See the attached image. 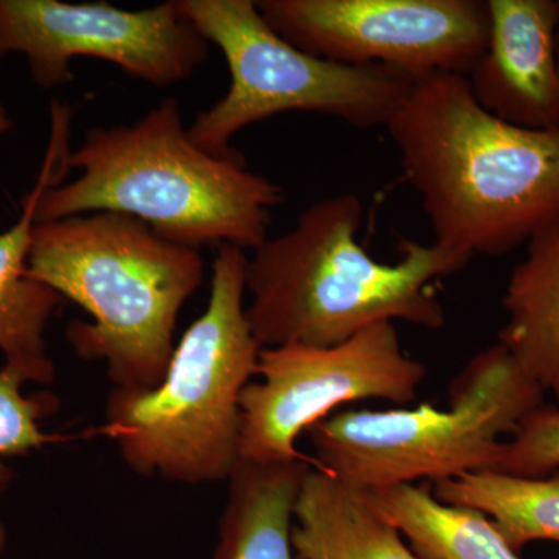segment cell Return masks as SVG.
I'll return each instance as SVG.
<instances>
[{
	"label": "cell",
	"mask_w": 559,
	"mask_h": 559,
	"mask_svg": "<svg viewBox=\"0 0 559 559\" xmlns=\"http://www.w3.org/2000/svg\"><path fill=\"white\" fill-rule=\"evenodd\" d=\"M559 469V407L544 404L507 441L500 473L540 477Z\"/></svg>",
	"instance_id": "cell-19"
},
{
	"label": "cell",
	"mask_w": 559,
	"mask_h": 559,
	"mask_svg": "<svg viewBox=\"0 0 559 559\" xmlns=\"http://www.w3.org/2000/svg\"><path fill=\"white\" fill-rule=\"evenodd\" d=\"M426 373L425 364L404 352L393 322L374 323L333 347L263 348L260 381H250L240 399L241 460L312 462L297 450L308 429L358 401L409 406Z\"/></svg>",
	"instance_id": "cell-8"
},
{
	"label": "cell",
	"mask_w": 559,
	"mask_h": 559,
	"mask_svg": "<svg viewBox=\"0 0 559 559\" xmlns=\"http://www.w3.org/2000/svg\"><path fill=\"white\" fill-rule=\"evenodd\" d=\"M210 44L176 0L143 10L108 2L0 0V60L27 58L33 83L55 90L73 80L70 62L97 58L156 87L186 81L207 60Z\"/></svg>",
	"instance_id": "cell-10"
},
{
	"label": "cell",
	"mask_w": 559,
	"mask_h": 559,
	"mask_svg": "<svg viewBox=\"0 0 559 559\" xmlns=\"http://www.w3.org/2000/svg\"><path fill=\"white\" fill-rule=\"evenodd\" d=\"M24 378L16 370L0 369V492L9 488L13 473L3 457H20L40 450L58 437L40 429V419L60 409V401L49 392L25 396Z\"/></svg>",
	"instance_id": "cell-18"
},
{
	"label": "cell",
	"mask_w": 559,
	"mask_h": 559,
	"mask_svg": "<svg viewBox=\"0 0 559 559\" xmlns=\"http://www.w3.org/2000/svg\"><path fill=\"white\" fill-rule=\"evenodd\" d=\"M546 392L500 342L474 355L452 382L447 409L423 403L334 412L307 430L314 468L355 489L454 479L496 471Z\"/></svg>",
	"instance_id": "cell-6"
},
{
	"label": "cell",
	"mask_w": 559,
	"mask_h": 559,
	"mask_svg": "<svg viewBox=\"0 0 559 559\" xmlns=\"http://www.w3.org/2000/svg\"><path fill=\"white\" fill-rule=\"evenodd\" d=\"M448 506L479 510L521 554L530 543H559V469L540 477L480 471L432 484Z\"/></svg>",
	"instance_id": "cell-17"
},
{
	"label": "cell",
	"mask_w": 559,
	"mask_h": 559,
	"mask_svg": "<svg viewBox=\"0 0 559 559\" xmlns=\"http://www.w3.org/2000/svg\"><path fill=\"white\" fill-rule=\"evenodd\" d=\"M180 13L218 47L230 72L227 94L187 132L200 148L231 154L250 124L288 110L336 117L356 128L388 127L415 76L384 66H352L297 49L261 16L253 0H176Z\"/></svg>",
	"instance_id": "cell-7"
},
{
	"label": "cell",
	"mask_w": 559,
	"mask_h": 559,
	"mask_svg": "<svg viewBox=\"0 0 559 559\" xmlns=\"http://www.w3.org/2000/svg\"><path fill=\"white\" fill-rule=\"evenodd\" d=\"M7 543V530L5 525H3V522L0 521V551L3 550V547H5Z\"/></svg>",
	"instance_id": "cell-21"
},
{
	"label": "cell",
	"mask_w": 559,
	"mask_h": 559,
	"mask_svg": "<svg viewBox=\"0 0 559 559\" xmlns=\"http://www.w3.org/2000/svg\"><path fill=\"white\" fill-rule=\"evenodd\" d=\"M27 266L32 278L91 316L66 329L79 358L103 360L116 389L160 384L179 312L204 278L200 249L132 216L86 213L36 224Z\"/></svg>",
	"instance_id": "cell-4"
},
{
	"label": "cell",
	"mask_w": 559,
	"mask_h": 559,
	"mask_svg": "<svg viewBox=\"0 0 559 559\" xmlns=\"http://www.w3.org/2000/svg\"><path fill=\"white\" fill-rule=\"evenodd\" d=\"M487 3V47L466 75L474 98L507 123L559 128V0Z\"/></svg>",
	"instance_id": "cell-11"
},
{
	"label": "cell",
	"mask_w": 559,
	"mask_h": 559,
	"mask_svg": "<svg viewBox=\"0 0 559 559\" xmlns=\"http://www.w3.org/2000/svg\"><path fill=\"white\" fill-rule=\"evenodd\" d=\"M557 58H558V68H559V27H558V35H557Z\"/></svg>",
	"instance_id": "cell-22"
},
{
	"label": "cell",
	"mask_w": 559,
	"mask_h": 559,
	"mask_svg": "<svg viewBox=\"0 0 559 559\" xmlns=\"http://www.w3.org/2000/svg\"><path fill=\"white\" fill-rule=\"evenodd\" d=\"M13 128V120H11L9 110H7L3 103H0V138Z\"/></svg>",
	"instance_id": "cell-20"
},
{
	"label": "cell",
	"mask_w": 559,
	"mask_h": 559,
	"mask_svg": "<svg viewBox=\"0 0 559 559\" xmlns=\"http://www.w3.org/2000/svg\"><path fill=\"white\" fill-rule=\"evenodd\" d=\"M385 128L437 245L503 257L559 219V128L498 119L465 75L417 76Z\"/></svg>",
	"instance_id": "cell-1"
},
{
	"label": "cell",
	"mask_w": 559,
	"mask_h": 559,
	"mask_svg": "<svg viewBox=\"0 0 559 559\" xmlns=\"http://www.w3.org/2000/svg\"><path fill=\"white\" fill-rule=\"evenodd\" d=\"M297 49L352 66L423 76L468 75L487 47V0H259Z\"/></svg>",
	"instance_id": "cell-9"
},
{
	"label": "cell",
	"mask_w": 559,
	"mask_h": 559,
	"mask_svg": "<svg viewBox=\"0 0 559 559\" xmlns=\"http://www.w3.org/2000/svg\"><path fill=\"white\" fill-rule=\"evenodd\" d=\"M364 205L342 193L300 213L296 226L252 250L246 266V318L261 347H333L374 323L440 330L447 312L433 282L469 257L437 242L403 240L401 259L381 263L358 240Z\"/></svg>",
	"instance_id": "cell-2"
},
{
	"label": "cell",
	"mask_w": 559,
	"mask_h": 559,
	"mask_svg": "<svg viewBox=\"0 0 559 559\" xmlns=\"http://www.w3.org/2000/svg\"><path fill=\"white\" fill-rule=\"evenodd\" d=\"M75 108L53 102L50 108V139L38 179L22 201L20 218L0 231V352L3 366L16 370L25 382L50 384L55 364L47 353V323L62 297L27 274L33 230L44 193L60 186L69 175L70 130Z\"/></svg>",
	"instance_id": "cell-12"
},
{
	"label": "cell",
	"mask_w": 559,
	"mask_h": 559,
	"mask_svg": "<svg viewBox=\"0 0 559 559\" xmlns=\"http://www.w3.org/2000/svg\"><path fill=\"white\" fill-rule=\"evenodd\" d=\"M246 250L219 246L207 308L183 333L156 389H112L105 430L140 476L229 480L240 463L242 390L261 347L246 318Z\"/></svg>",
	"instance_id": "cell-5"
},
{
	"label": "cell",
	"mask_w": 559,
	"mask_h": 559,
	"mask_svg": "<svg viewBox=\"0 0 559 559\" xmlns=\"http://www.w3.org/2000/svg\"><path fill=\"white\" fill-rule=\"evenodd\" d=\"M79 178L51 187L38 223L112 212L140 219L167 240L201 249H257L285 191L248 168L241 154L200 148L179 103L165 98L132 124L94 128L70 151Z\"/></svg>",
	"instance_id": "cell-3"
},
{
	"label": "cell",
	"mask_w": 559,
	"mask_h": 559,
	"mask_svg": "<svg viewBox=\"0 0 559 559\" xmlns=\"http://www.w3.org/2000/svg\"><path fill=\"white\" fill-rule=\"evenodd\" d=\"M293 547L301 559H418L369 500L314 466L294 509Z\"/></svg>",
	"instance_id": "cell-13"
},
{
	"label": "cell",
	"mask_w": 559,
	"mask_h": 559,
	"mask_svg": "<svg viewBox=\"0 0 559 559\" xmlns=\"http://www.w3.org/2000/svg\"><path fill=\"white\" fill-rule=\"evenodd\" d=\"M525 248L507 282L498 342L559 401V219Z\"/></svg>",
	"instance_id": "cell-14"
},
{
	"label": "cell",
	"mask_w": 559,
	"mask_h": 559,
	"mask_svg": "<svg viewBox=\"0 0 559 559\" xmlns=\"http://www.w3.org/2000/svg\"><path fill=\"white\" fill-rule=\"evenodd\" d=\"M358 492L400 530L418 559H522L488 516L440 502L429 481Z\"/></svg>",
	"instance_id": "cell-16"
},
{
	"label": "cell",
	"mask_w": 559,
	"mask_h": 559,
	"mask_svg": "<svg viewBox=\"0 0 559 559\" xmlns=\"http://www.w3.org/2000/svg\"><path fill=\"white\" fill-rule=\"evenodd\" d=\"M308 460H240L229 477L215 559H301L293 547L294 509Z\"/></svg>",
	"instance_id": "cell-15"
}]
</instances>
